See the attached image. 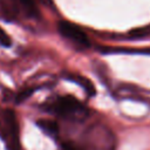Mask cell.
Wrapping results in <instances>:
<instances>
[{
  "instance_id": "277c9868",
  "label": "cell",
  "mask_w": 150,
  "mask_h": 150,
  "mask_svg": "<svg viewBox=\"0 0 150 150\" xmlns=\"http://www.w3.org/2000/svg\"><path fill=\"white\" fill-rule=\"evenodd\" d=\"M68 75H69V76H67L68 80L77 83L79 86H81L88 95H90V96L95 95V87L91 83V81H89L87 77H84L83 75H79V74H68Z\"/></svg>"
},
{
  "instance_id": "ba28073f",
  "label": "cell",
  "mask_w": 150,
  "mask_h": 150,
  "mask_svg": "<svg viewBox=\"0 0 150 150\" xmlns=\"http://www.w3.org/2000/svg\"><path fill=\"white\" fill-rule=\"evenodd\" d=\"M130 36L134 39H139V38H148L150 36V25L145 27H139L136 29H132L130 33Z\"/></svg>"
},
{
  "instance_id": "30bf717a",
  "label": "cell",
  "mask_w": 150,
  "mask_h": 150,
  "mask_svg": "<svg viewBox=\"0 0 150 150\" xmlns=\"http://www.w3.org/2000/svg\"><path fill=\"white\" fill-rule=\"evenodd\" d=\"M12 43L11 38L7 35V33L0 28V45H2L4 47H9Z\"/></svg>"
},
{
  "instance_id": "3957f363",
  "label": "cell",
  "mask_w": 150,
  "mask_h": 150,
  "mask_svg": "<svg viewBox=\"0 0 150 150\" xmlns=\"http://www.w3.org/2000/svg\"><path fill=\"white\" fill-rule=\"evenodd\" d=\"M59 33L71 43L80 48H88L90 46V40L88 35L75 23L69 21H59L57 23Z\"/></svg>"
},
{
  "instance_id": "8fae6325",
  "label": "cell",
  "mask_w": 150,
  "mask_h": 150,
  "mask_svg": "<svg viewBox=\"0 0 150 150\" xmlns=\"http://www.w3.org/2000/svg\"><path fill=\"white\" fill-rule=\"evenodd\" d=\"M42 4H45L46 6H52L53 5V0H40Z\"/></svg>"
},
{
  "instance_id": "6da1fadb",
  "label": "cell",
  "mask_w": 150,
  "mask_h": 150,
  "mask_svg": "<svg viewBox=\"0 0 150 150\" xmlns=\"http://www.w3.org/2000/svg\"><path fill=\"white\" fill-rule=\"evenodd\" d=\"M20 129L15 112L5 109L0 112V136L8 150H20Z\"/></svg>"
},
{
  "instance_id": "7a4b0ae2",
  "label": "cell",
  "mask_w": 150,
  "mask_h": 150,
  "mask_svg": "<svg viewBox=\"0 0 150 150\" xmlns=\"http://www.w3.org/2000/svg\"><path fill=\"white\" fill-rule=\"evenodd\" d=\"M50 110L64 118H76L87 115L83 103L73 95H63L57 97L52 104Z\"/></svg>"
},
{
  "instance_id": "9c48e42d",
  "label": "cell",
  "mask_w": 150,
  "mask_h": 150,
  "mask_svg": "<svg viewBox=\"0 0 150 150\" xmlns=\"http://www.w3.org/2000/svg\"><path fill=\"white\" fill-rule=\"evenodd\" d=\"M61 150H82V149L71 141H64L61 143Z\"/></svg>"
},
{
  "instance_id": "8992f818",
  "label": "cell",
  "mask_w": 150,
  "mask_h": 150,
  "mask_svg": "<svg viewBox=\"0 0 150 150\" xmlns=\"http://www.w3.org/2000/svg\"><path fill=\"white\" fill-rule=\"evenodd\" d=\"M36 124H38V127L43 132H46L49 136H56L59 134V125L53 120H46V118L38 120L36 121Z\"/></svg>"
},
{
  "instance_id": "52a82bcc",
  "label": "cell",
  "mask_w": 150,
  "mask_h": 150,
  "mask_svg": "<svg viewBox=\"0 0 150 150\" xmlns=\"http://www.w3.org/2000/svg\"><path fill=\"white\" fill-rule=\"evenodd\" d=\"M104 52H109V53H130V54H144V55H150V47H148V48H137V49H129V48H105Z\"/></svg>"
},
{
  "instance_id": "5b68a950",
  "label": "cell",
  "mask_w": 150,
  "mask_h": 150,
  "mask_svg": "<svg viewBox=\"0 0 150 150\" xmlns=\"http://www.w3.org/2000/svg\"><path fill=\"white\" fill-rule=\"evenodd\" d=\"M29 18H39V9L34 0H13Z\"/></svg>"
}]
</instances>
